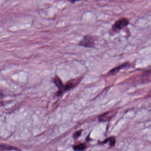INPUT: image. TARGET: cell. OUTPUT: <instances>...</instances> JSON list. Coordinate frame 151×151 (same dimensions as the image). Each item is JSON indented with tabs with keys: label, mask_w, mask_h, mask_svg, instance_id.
<instances>
[{
	"label": "cell",
	"mask_w": 151,
	"mask_h": 151,
	"mask_svg": "<svg viewBox=\"0 0 151 151\" xmlns=\"http://www.w3.org/2000/svg\"><path fill=\"white\" fill-rule=\"evenodd\" d=\"M129 24V20L127 18H122L116 21L112 27V32H119Z\"/></svg>",
	"instance_id": "obj_1"
},
{
	"label": "cell",
	"mask_w": 151,
	"mask_h": 151,
	"mask_svg": "<svg viewBox=\"0 0 151 151\" xmlns=\"http://www.w3.org/2000/svg\"><path fill=\"white\" fill-rule=\"evenodd\" d=\"M66 1H69V2H71V3L74 4V3H76V2L82 1H83V0H66Z\"/></svg>",
	"instance_id": "obj_10"
},
{
	"label": "cell",
	"mask_w": 151,
	"mask_h": 151,
	"mask_svg": "<svg viewBox=\"0 0 151 151\" xmlns=\"http://www.w3.org/2000/svg\"><path fill=\"white\" fill-rule=\"evenodd\" d=\"M73 149L76 151H81L84 150L86 148V145L84 144H80L78 145L73 146Z\"/></svg>",
	"instance_id": "obj_7"
},
{
	"label": "cell",
	"mask_w": 151,
	"mask_h": 151,
	"mask_svg": "<svg viewBox=\"0 0 151 151\" xmlns=\"http://www.w3.org/2000/svg\"><path fill=\"white\" fill-rule=\"evenodd\" d=\"M130 66V64L129 63H124V64H122V65H120L118 66L117 68H114L113 69L111 70L110 71H109V75H111V76H114V75H116L117 74V72L120 70V69H122L125 68H129Z\"/></svg>",
	"instance_id": "obj_5"
},
{
	"label": "cell",
	"mask_w": 151,
	"mask_h": 151,
	"mask_svg": "<svg viewBox=\"0 0 151 151\" xmlns=\"http://www.w3.org/2000/svg\"><path fill=\"white\" fill-rule=\"evenodd\" d=\"M53 82L55 86L59 88V91L57 92V95L58 96H60L65 91V86L63 85L61 80L58 76L55 77L53 78Z\"/></svg>",
	"instance_id": "obj_3"
},
{
	"label": "cell",
	"mask_w": 151,
	"mask_h": 151,
	"mask_svg": "<svg viewBox=\"0 0 151 151\" xmlns=\"http://www.w3.org/2000/svg\"><path fill=\"white\" fill-rule=\"evenodd\" d=\"M115 114V112L113 111H109L106 113H104L103 114L100 116L99 117V121L101 122H105L109 121L113 116Z\"/></svg>",
	"instance_id": "obj_4"
},
{
	"label": "cell",
	"mask_w": 151,
	"mask_h": 151,
	"mask_svg": "<svg viewBox=\"0 0 151 151\" xmlns=\"http://www.w3.org/2000/svg\"><path fill=\"white\" fill-rule=\"evenodd\" d=\"M78 45L87 48H94L95 47V40L92 36L86 35L78 43Z\"/></svg>",
	"instance_id": "obj_2"
},
{
	"label": "cell",
	"mask_w": 151,
	"mask_h": 151,
	"mask_svg": "<svg viewBox=\"0 0 151 151\" xmlns=\"http://www.w3.org/2000/svg\"><path fill=\"white\" fill-rule=\"evenodd\" d=\"M82 131H83L82 130H79L78 131L76 132L73 135V137L75 139H77L81 136V134H82Z\"/></svg>",
	"instance_id": "obj_9"
},
{
	"label": "cell",
	"mask_w": 151,
	"mask_h": 151,
	"mask_svg": "<svg viewBox=\"0 0 151 151\" xmlns=\"http://www.w3.org/2000/svg\"><path fill=\"white\" fill-rule=\"evenodd\" d=\"M3 104H4L3 102H1V101H0V106H2V105H3Z\"/></svg>",
	"instance_id": "obj_12"
},
{
	"label": "cell",
	"mask_w": 151,
	"mask_h": 151,
	"mask_svg": "<svg viewBox=\"0 0 151 151\" xmlns=\"http://www.w3.org/2000/svg\"><path fill=\"white\" fill-rule=\"evenodd\" d=\"M3 96V93H2L1 92V91H0V98H2V97Z\"/></svg>",
	"instance_id": "obj_11"
},
{
	"label": "cell",
	"mask_w": 151,
	"mask_h": 151,
	"mask_svg": "<svg viewBox=\"0 0 151 151\" xmlns=\"http://www.w3.org/2000/svg\"><path fill=\"white\" fill-rule=\"evenodd\" d=\"M15 147L12 146L0 144V149L1 150H19L18 148H15Z\"/></svg>",
	"instance_id": "obj_6"
},
{
	"label": "cell",
	"mask_w": 151,
	"mask_h": 151,
	"mask_svg": "<svg viewBox=\"0 0 151 151\" xmlns=\"http://www.w3.org/2000/svg\"><path fill=\"white\" fill-rule=\"evenodd\" d=\"M108 141H109V145L110 146L113 147L115 145L116 143V139L114 137H111L108 138Z\"/></svg>",
	"instance_id": "obj_8"
}]
</instances>
